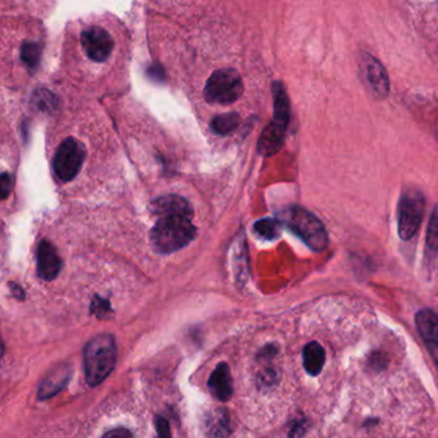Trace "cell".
Wrapping results in <instances>:
<instances>
[{
	"mask_svg": "<svg viewBox=\"0 0 438 438\" xmlns=\"http://www.w3.org/2000/svg\"><path fill=\"white\" fill-rule=\"evenodd\" d=\"M156 217L157 223L152 229L151 238L158 252H176L194 239L196 228L192 223L193 212H169Z\"/></svg>",
	"mask_w": 438,
	"mask_h": 438,
	"instance_id": "cell-1",
	"label": "cell"
},
{
	"mask_svg": "<svg viewBox=\"0 0 438 438\" xmlns=\"http://www.w3.org/2000/svg\"><path fill=\"white\" fill-rule=\"evenodd\" d=\"M117 346L115 337L100 334L90 340L84 349L85 378L90 387H97L107 379L115 369Z\"/></svg>",
	"mask_w": 438,
	"mask_h": 438,
	"instance_id": "cell-2",
	"label": "cell"
},
{
	"mask_svg": "<svg viewBox=\"0 0 438 438\" xmlns=\"http://www.w3.org/2000/svg\"><path fill=\"white\" fill-rule=\"evenodd\" d=\"M279 220L298 235L310 250H327L329 238L322 221L304 207L291 206L279 212Z\"/></svg>",
	"mask_w": 438,
	"mask_h": 438,
	"instance_id": "cell-3",
	"label": "cell"
},
{
	"mask_svg": "<svg viewBox=\"0 0 438 438\" xmlns=\"http://www.w3.org/2000/svg\"><path fill=\"white\" fill-rule=\"evenodd\" d=\"M426 198L418 188L405 189L397 206V232L403 241H410L421 228Z\"/></svg>",
	"mask_w": 438,
	"mask_h": 438,
	"instance_id": "cell-4",
	"label": "cell"
},
{
	"mask_svg": "<svg viewBox=\"0 0 438 438\" xmlns=\"http://www.w3.org/2000/svg\"><path fill=\"white\" fill-rule=\"evenodd\" d=\"M241 75L234 69H221L211 75L205 88V98L211 104H232L243 94Z\"/></svg>",
	"mask_w": 438,
	"mask_h": 438,
	"instance_id": "cell-5",
	"label": "cell"
},
{
	"mask_svg": "<svg viewBox=\"0 0 438 438\" xmlns=\"http://www.w3.org/2000/svg\"><path fill=\"white\" fill-rule=\"evenodd\" d=\"M86 157L84 144L75 138L64 139L54 154L53 170L61 181H70L80 172Z\"/></svg>",
	"mask_w": 438,
	"mask_h": 438,
	"instance_id": "cell-6",
	"label": "cell"
},
{
	"mask_svg": "<svg viewBox=\"0 0 438 438\" xmlns=\"http://www.w3.org/2000/svg\"><path fill=\"white\" fill-rule=\"evenodd\" d=\"M361 80L373 98L383 100L390 94V79L382 66L372 54L361 53L358 60Z\"/></svg>",
	"mask_w": 438,
	"mask_h": 438,
	"instance_id": "cell-7",
	"label": "cell"
},
{
	"mask_svg": "<svg viewBox=\"0 0 438 438\" xmlns=\"http://www.w3.org/2000/svg\"><path fill=\"white\" fill-rule=\"evenodd\" d=\"M291 118V111L274 109V118L262 131L259 140V154L271 157L277 154L284 144L286 129Z\"/></svg>",
	"mask_w": 438,
	"mask_h": 438,
	"instance_id": "cell-8",
	"label": "cell"
},
{
	"mask_svg": "<svg viewBox=\"0 0 438 438\" xmlns=\"http://www.w3.org/2000/svg\"><path fill=\"white\" fill-rule=\"evenodd\" d=\"M81 44L86 55L94 62H104L113 51V39L107 30L91 26L82 31Z\"/></svg>",
	"mask_w": 438,
	"mask_h": 438,
	"instance_id": "cell-9",
	"label": "cell"
},
{
	"mask_svg": "<svg viewBox=\"0 0 438 438\" xmlns=\"http://www.w3.org/2000/svg\"><path fill=\"white\" fill-rule=\"evenodd\" d=\"M417 328L438 367V313L430 309H421L415 316Z\"/></svg>",
	"mask_w": 438,
	"mask_h": 438,
	"instance_id": "cell-10",
	"label": "cell"
},
{
	"mask_svg": "<svg viewBox=\"0 0 438 438\" xmlns=\"http://www.w3.org/2000/svg\"><path fill=\"white\" fill-rule=\"evenodd\" d=\"M62 268V259L51 241L39 243L37 247V274L42 279L51 282L58 277Z\"/></svg>",
	"mask_w": 438,
	"mask_h": 438,
	"instance_id": "cell-11",
	"label": "cell"
},
{
	"mask_svg": "<svg viewBox=\"0 0 438 438\" xmlns=\"http://www.w3.org/2000/svg\"><path fill=\"white\" fill-rule=\"evenodd\" d=\"M208 390L216 400L225 403L230 400L232 394V378L228 364L221 363L208 379Z\"/></svg>",
	"mask_w": 438,
	"mask_h": 438,
	"instance_id": "cell-12",
	"label": "cell"
},
{
	"mask_svg": "<svg viewBox=\"0 0 438 438\" xmlns=\"http://www.w3.org/2000/svg\"><path fill=\"white\" fill-rule=\"evenodd\" d=\"M70 376H71V367L69 365H60L53 369L40 383L39 391H37L39 400L51 399L58 392H61L69 383Z\"/></svg>",
	"mask_w": 438,
	"mask_h": 438,
	"instance_id": "cell-13",
	"label": "cell"
},
{
	"mask_svg": "<svg viewBox=\"0 0 438 438\" xmlns=\"http://www.w3.org/2000/svg\"><path fill=\"white\" fill-rule=\"evenodd\" d=\"M302 356L306 373L313 376H319L325 364V349L322 345L316 340L309 342L302 349Z\"/></svg>",
	"mask_w": 438,
	"mask_h": 438,
	"instance_id": "cell-14",
	"label": "cell"
},
{
	"mask_svg": "<svg viewBox=\"0 0 438 438\" xmlns=\"http://www.w3.org/2000/svg\"><path fill=\"white\" fill-rule=\"evenodd\" d=\"M241 117L235 112L230 113H223L216 116L211 122V129L215 131L216 134L226 135L234 131L237 126L239 125Z\"/></svg>",
	"mask_w": 438,
	"mask_h": 438,
	"instance_id": "cell-15",
	"label": "cell"
},
{
	"mask_svg": "<svg viewBox=\"0 0 438 438\" xmlns=\"http://www.w3.org/2000/svg\"><path fill=\"white\" fill-rule=\"evenodd\" d=\"M282 225L283 223L279 219H262L255 223V230L264 239L273 241V239H277L280 235Z\"/></svg>",
	"mask_w": 438,
	"mask_h": 438,
	"instance_id": "cell-16",
	"label": "cell"
},
{
	"mask_svg": "<svg viewBox=\"0 0 438 438\" xmlns=\"http://www.w3.org/2000/svg\"><path fill=\"white\" fill-rule=\"evenodd\" d=\"M42 46L37 43L26 42L21 48V60L25 62L28 69H35L40 62Z\"/></svg>",
	"mask_w": 438,
	"mask_h": 438,
	"instance_id": "cell-17",
	"label": "cell"
},
{
	"mask_svg": "<svg viewBox=\"0 0 438 438\" xmlns=\"http://www.w3.org/2000/svg\"><path fill=\"white\" fill-rule=\"evenodd\" d=\"M90 311L91 313H94L98 319H103V320H107L111 319L113 316V310L109 304V301L106 298H102L99 295H95L91 301V306H90Z\"/></svg>",
	"mask_w": 438,
	"mask_h": 438,
	"instance_id": "cell-18",
	"label": "cell"
},
{
	"mask_svg": "<svg viewBox=\"0 0 438 438\" xmlns=\"http://www.w3.org/2000/svg\"><path fill=\"white\" fill-rule=\"evenodd\" d=\"M427 247L432 252H438V205L435 207L430 216L428 230H427Z\"/></svg>",
	"mask_w": 438,
	"mask_h": 438,
	"instance_id": "cell-19",
	"label": "cell"
},
{
	"mask_svg": "<svg viewBox=\"0 0 438 438\" xmlns=\"http://www.w3.org/2000/svg\"><path fill=\"white\" fill-rule=\"evenodd\" d=\"M36 104L39 106L40 109H52V107L55 104L53 102V95L45 90L37 91L36 93Z\"/></svg>",
	"mask_w": 438,
	"mask_h": 438,
	"instance_id": "cell-20",
	"label": "cell"
},
{
	"mask_svg": "<svg viewBox=\"0 0 438 438\" xmlns=\"http://www.w3.org/2000/svg\"><path fill=\"white\" fill-rule=\"evenodd\" d=\"M10 189H12V179H10V175L7 174V172H3V174H1V178H0L1 199H6V198L8 197Z\"/></svg>",
	"mask_w": 438,
	"mask_h": 438,
	"instance_id": "cell-21",
	"label": "cell"
},
{
	"mask_svg": "<svg viewBox=\"0 0 438 438\" xmlns=\"http://www.w3.org/2000/svg\"><path fill=\"white\" fill-rule=\"evenodd\" d=\"M156 428H157L158 436H171L169 421H166L165 418L158 417V418L156 419Z\"/></svg>",
	"mask_w": 438,
	"mask_h": 438,
	"instance_id": "cell-22",
	"label": "cell"
},
{
	"mask_svg": "<svg viewBox=\"0 0 438 438\" xmlns=\"http://www.w3.org/2000/svg\"><path fill=\"white\" fill-rule=\"evenodd\" d=\"M104 436L106 437H131L133 433L126 428H117V430H109Z\"/></svg>",
	"mask_w": 438,
	"mask_h": 438,
	"instance_id": "cell-23",
	"label": "cell"
},
{
	"mask_svg": "<svg viewBox=\"0 0 438 438\" xmlns=\"http://www.w3.org/2000/svg\"><path fill=\"white\" fill-rule=\"evenodd\" d=\"M9 289L12 292V295H15L18 300H24L25 298V292L21 286H17L16 283H9Z\"/></svg>",
	"mask_w": 438,
	"mask_h": 438,
	"instance_id": "cell-24",
	"label": "cell"
}]
</instances>
